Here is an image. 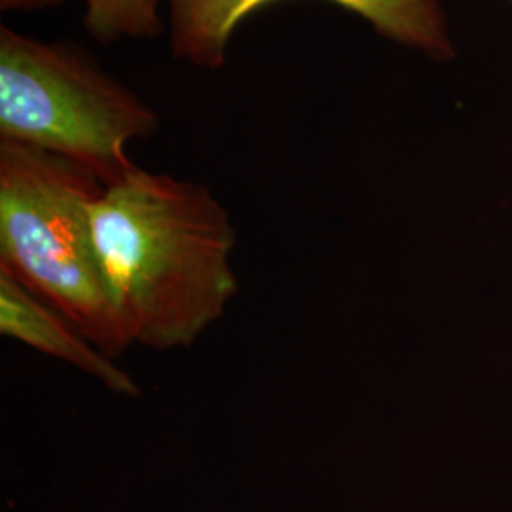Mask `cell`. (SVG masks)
Instances as JSON below:
<instances>
[{
	"label": "cell",
	"instance_id": "obj_1",
	"mask_svg": "<svg viewBox=\"0 0 512 512\" xmlns=\"http://www.w3.org/2000/svg\"><path fill=\"white\" fill-rule=\"evenodd\" d=\"M95 251L129 344L192 346L238 294V234L203 184L141 167L105 186L92 207Z\"/></svg>",
	"mask_w": 512,
	"mask_h": 512
},
{
	"label": "cell",
	"instance_id": "obj_2",
	"mask_svg": "<svg viewBox=\"0 0 512 512\" xmlns=\"http://www.w3.org/2000/svg\"><path fill=\"white\" fill-rule=\"evenodd\" d=\"M103 190L80 165L0 141V270L116 359L131 344L110 306L93 241L92 207Z\"/></svg>",
	"mask_w": 512,
	"mask_h": 512
},
{
	"label": "cell",
	"instance_id": "obj_3",
	"mask_svg": "<svg viewBox=\"0 0 512 512\" xmlns=\"http://www.w3.org/2000/svg\"><path fill=\"white\" fill-rule=\"evenodd\" d=\"M158 128V114L73 42L0 27V141L61 156L110 186L139 167L129 143Z\"/></svg>",
	"mask_w": 512,
	"mask_h": 512
},
{
	"label": "cell",
	"instance_id": "obj_4",
	"mask_svg": "<svg viewBox=\"0 0 512 512\" xmlns=\"http://www.w3.org/2000/svg\"><path fill=\"white\" fill-rule=\"evenodd\" d=\"M275 0H169L171 52L203 69H220L239 23ZM365 19L376 33L437 61L456 55L440 0H327Z\"/></svg>",
	"mask_w": 512,
	"mask_h": 512
},
{
	"label": "cell",
	"instance_id": "obj_5",
	"mask_svg": "<svg viewBox=\"0 0 512 512\" xmlns=\"http://www.w3.org/2000/svg\"><path fill=\"white\" fill-rule=\"evenodd\" d=\"M0 332L48 357L76 366L112 393L137 397L133 376L67 319L61 311L42 302L10 274L0 270Z\"/></svg>",
	"mask_w": 512,
	"mask_h": 512
},
{
	"label": "cell",
	"instance_id": "obj_6",
	"mask_svg": "<svg viewBox=\"0 0 512 512\" xmlns=\"http://www.w3.org/2000/svg\"><path fill=\"white\" fill-rule=\"evenodd\" d=\"M84 27L101 44L154 38L164 31L158 0H84Z\"/></svg>",
	"mask_w": 512,
	"mask_h": 512
},
{
	"label": "cell",
	"instance_id": "obj_7",
	"mask_svg": "<svg viewBox=\"0 0 512 512\" xmlns=\"http://www.w3.org/2000/svg\"><path fill=\"white\" fill-rule=\"evenodd\" d=\"M65 0H0V10L2 12H23V14H31L38 10H46V8H54L59 6Z\"/></svg>",
	"mask_w": 512,
	"mask_h": 512
},
{
	"label": "cell",
	"instance_id": "obj_8",
	"mask_svg": "<svg viewBox=\"0 0 512 512\" xmlns=\"http://www.w3.org/2000/svg\"><path fill=\"white\" fill-rule=\"evenodd\" d=\"M507 2H511V4H512V0H507Z\"/></svg>",
	"mask_w": 512,
	"mask_h": 512
}]
</instances>
